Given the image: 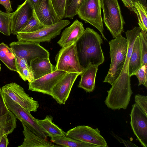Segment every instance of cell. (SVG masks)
<instances>
[{
  "instance_id": "cell-24",
  "label": "cell",
  "mask_w": 147,
  "mask_h": 147,
  "mask_svg": "<svg viewBox=\"0 0 147 147\" xmlns=\"http://www.w3.org/2000/svg\"><path fill=\"white\" fill-rule=\"evenodd\" d=\"M16 118L10 111L0 116V137L11 133L16 127Z\"/></svg>"
},
{
  "instance_id": "cell-36",
  "label": "cell",
  "mask_w": 147,
  "mask_h": 147,
  "mask_svg": "<svg viewBox=\"0 0 147 147\" xmlns=\"http://www.w3.org/2000/svg\"><path fill=\"white\" fill-rule=\"evenodd\" d=\"M111 134L119 142L123 143L126 147H138L137 146L129 140H123L113 133Z\"/></svg>"
},
{
  "instance_id": "cell-1",
  "label": "cell",
  "mask_w": 147,
  "mask_h": 147,
  "mask_svg": "<svg viewBox=\"0 0 147 147\" xmlns=\"http://www.w3.org/2000/svg\"><path fill=\"white\" fill-rule=\"evenodd\" d=\"M141 29L135 27L125 32L128 41V49L125 61L119 76L107 91L106 101L110 104L117 106L127 105L133 93L130 83V77L128 73V64L135 41Z\"/></svg>"
},
{
  "instance_id": "cell-16",
  "label": "cell",
  "mask_w": 147,
  "mask_h": 147,
  "mask_svg": "<svg viewBox=\"0 0 147 147\" xmlns=\"http://www.w3.org/2000/svg\"><path fill=\"white\" fill-rule=\"evenodd\" d=\"M33 11L40 22L45 26L55 24L61 20L56 13L51 0H41Z\"/></svg>"
},
{
  "instance_id": "cell-10",
  "label": "cell",
  "mask_w": 147,
  "mask_h": 147,
  "mask_svg": "<svg viewBox=\"0 0 147 147\" xmlns=\"http://www.w3.org/2000/svg\"><path fill=\"white\" fill-rule=\"evenodd\" d=\"M66 133V136L78 141L90 143L98 147H108L105 140L97 128L79 125L69 130Z\"/></svg>"
},
{
  "instance_id": "cell-44",
  "label": "cell",
  "mask_w": 147,
  "mask_h": 147,
  "mask_svg": "<svg viewBox=\"0 0 147 147\" xmlns=\"http://www.w3.org/2000/svg\"><path fill=\"white\" fill-rule=\"evenodd\" d=\"M0 11H1V10H0Z\"/></svg>"
},
{
  "instance_id": "cell-19",
  "label": "cell",
  "mask_w": 147,
  "mask_h": 147,
  "mask_svg": "<svg viewBox=\"0 0 147 147\" xmlns=\"http://www.w3.org/2000/svg\"><path fill=\"white\" fill-rule=\"evenodd\" d=\"M34 80L39 78L54 71L55 66L50 62L49 58H37L30 63Z\"/></svg>"
},
{
  "instance_id": "cell-7",
  "label": "cell",
  "mask_w": 147,
  "mask_h": 147,
  "mask_svg": "<svg viewBox=\"0 0 147 147\" xmlns=\"http://www.w3.org/2000/svg\"><path fill=\"white\" fill-rule=\"evenodd\" d=\"M70 23L68 20H61L58 22L45 26L31 32L18 33L16 34L18 41H29L40 43L49 42L59 35L61 30Z\"/></svg>"
},
{
  "instance_id": "cell-4",
  "label": "cell",
  "mask_w": 147,
  "mask_h": 147,
  "mask_svg": "<svg viewBox=\"0 0 147 147\" xmlns=\"http://www.w3.org/2000/svg\"><path fill=\"white\" fill-rule=\"evenodd\" d=\"M103 11L102 20L113 38L121 35L125 22L117 0H100Z\"/></svg>"
},
{
  "instance_id": "cell-32",
  "label": "cell",
  "mask_w": 147,
  "mask_h": 147,
  "mask_svg": "<svg viewBox=\"0 0 147 147\" xmlns=\"http://www.w3.org/2000/svg\"><path fill=\"white\" fill-rule=\"evenodd\" d=\"M53 7L57 15L61 20L64 18L66 0H51Z\"/></svg>"
},
{
  "instance_id": "cell-28",
  "label": "cell",
  "mask_w": 147,
  "mask_h": 147,
  "mask_svg": "<svg viewBox=\"0 0 147 147\" xmlns=\"http://www.w3.org/2000/svg\"><path fill=\"white\" fill-rule=\"evenodd\" d=\"M45 26L40 22L33 11L32 16L19 33L33 32L39 30Z\"/></svg>"
},
{
  "instance_id": "cell-30",
  "label": "cell",
  "mask_w": 147,
  "mask_h": 147,
  "mask_svg": "<svg viewBox=\"0 0 147 147\" xmlns=\"http://www.w3.org/2000/svg\"><path fill=\"white\" fill-rule=\"evenodd\" d=\"M83 0H66L64 18L73 19L77 15V11Z\"/></svg>"
},
{
  "instance_id": "cell-22",
  "label": "cell",
  "mask_w": 147,
  "mask_h": 147,
  "mask_svg": "<svg viewBox=\"0 0 147 147\" xmlns=\"http://www.w3.org/2000/svg\"><path fill=\"white\" fill-rule=\"evenodd\" d=\"M0 59L11 70L18 72L16 55L10 47L0 44Z\"/></svg>"
},
{
  "instance_id": "cell-3",
  "label": "cell",
  "mask_w": 147,
  "mask_h": 147,
  "mask_svg": "<svg viewBox=\"0 0 147 147\" xmlns=\"http://www.w3.org/2000/svg\"><path fill=\"white\" fill-rule=\"evenodd\" d=\"M111 63L108 74L103 81L112 85L119 76L126 58L128 41L121 35L110 40Z\"/></svg>"
},
{
  "instance_id": "cell-29",
  "label": "cell",
  "mask_w": 147,
  "mask_h": 147,
  "mask_svg": "<svg viewBox=\"0 0 147 147\" xmlns=\"http://www.w3.org/2000/svg\"><path fill=\"white\" fill-rule=\"evenodd\" d=\"M12 13L0 11V32L4 35H10L11 20Z\"/></svg>"
},
{
  "instance_id": "cell-23",
  "label": "cell",
  "mask_w": 147,
  "mask_h": 147,
  "mask_svg": "<svg viewBox=\"0 0 147 147\" xmlns=\"http://www.w3.org/2000/svg\"><path fill=\"white\" fill-rule=\"evenodd\" d=\"M53 117L47 115L43 119H36V120L41 127L44 130L47 136H66V132L64 131L52 121Z\"/></svg>"
},
{
  "instance_id": "cell-34",
  "label": "cell",
  "mask_w": 147,
  "mask_h": 147,
  "mask_svg": "<svg viewBox=\"0 0 147 147\" xmlns=\"http://www.w3.org/2000/svg\"><path fill=\"white\" fill-rule=\"evenodd\" d=\"M135 103L147 116V96L137 94L134 96Z\"/></svg>"
},
{
  "instance_id": "cell-37",
  "label": "cell",
  "mask_w": 147,
  "mask_h": 147,
  "mask_svg": "<svg viewBox=\"0 0 147 147\" xmlns=\"http://www.w3.org/2000/svg\"><path fill=\"white\" fill-rule=\"evenodd\" d=\"M0 4L4 6L7 12H10L12 11L9 0H0Z\"/></svg>"
},
{
  "instance_id": "cell-21",
  "label": "cell",
  "mask_w": 147,
  "mask_h": 147,
  "mask_svg": "<svg viewBox=\"0 0 147 147\" xmlns=\"http://www.w3.org/2000/svg\"><path fill=\"white\" fill-rule=\"evenodd\" d=\"M142 66L140 39L138 36L135 41L128 64V73L130 77L133 76Z\"/></svg>"
},
{
  "instance_id": "cell-12",
  "label": "cell",
  "mask_w": 147,
  "mask_h": 147,
  "mask_svg": "<svg viewBox=\"0 0 147 147\" xmlns=\"http://www.w3.org/2000/svg\"><path fill=\"white\" fill-rule=\"evenodd\" d=\"M130 124L137 140L144 147H147V116L136 103L132 106Z\"/></svg>"
},
{
  "instance_id": "cell-5",
  "label": "cell",
  "mask_w": 147,
  "mask_h": 147,
  "mask_svg": "<svg viewBox=\"0 0 147 147\" xmlns=\"http://www.w3.org/2000/svg\"><path fill=\"white\" fill-rule=\"evenodd\" d=\"M55 60L56 64L54 70H62L80 74L84 70L79 61L76 42L62 47L56 55Z\"/></svg>"
},
{
  "instance_id": "cell-13",
  "label": "cell",
  "mask_w": 147,
  "mask_h": 147,
  "mask_svg": "<svg viewBox=\"0 0 147 147\" xmlns=\"http://www.w3.org/2000/svg\"><path fill=\"white\" fill-rule=\"evenodd\" d=\"M66 71H53L28 83V90L50 95L54 86L65 75Z\"/></svg>"
},
{
  "instance_id": "cell-26",
  "label": "cell",
  "mask_w": 147,
  "mask_h": 147,
  "mask_svg": "<svg viewBox=\"0 0 147 147\" xmlns=\"http://www.w3.org/2000/svg\"><path fill=\"white\" fill-rule=\"evenodd\" d=\"M17 73L24 81L30 82L34 80L33 72L27 60L24 58L16 56Z\"/></svg>"
},
{
  "instance_id": "cell-31",
  "label": "cell",
  "mask_w": 147,
  "mask_h": 147,
  "mask_svg": "<svg viewBox=\"0 0 147 147\" xmlns=\"http://www.w3.org/2000/svg\"><path fill=\"white\" fill-rule=\"evenodd\" d=\"M138 36L140 39L142 65H147V32L141 30Z\"/></svg>"
},
{
  "instance_id": "cell-2",
  "label": "cell",
  "mask_w": 147,
  "mask_h": 147,
  "mask_svg": "<svg viewBox=\"0 0 147 147\" xmlns=\"http://www.w3.org/2000/svg\"><path fill=\"white\" fill-rule=\"evenodd\" d=\"M101 36L93 29L87 28L76 42L80 63L84 69L89 65L98 66L105 61Z\"/></svg>"
},
{
  "instance_id": "cell-18",
  "label": "cell",
  "mask_w": 147,
  "mask_h": 147,
  "mask_svg": "<svg viewBox=\"0 0 147 147\" xmlns=\"http://www.w3.org/2000/svg\"><path fill=\"white\" fill-rule=\"evenodd\" d=\"M22 125L23 127V133L24 138L22 144L18 147H61L38 136L25 125Z\"/></svg>"
},
{
  "instance_id": "cell-25",
  "label": "cell",
  "mask_w": 147,
  "mask_h": 147,
  "mask_svg": "<svg viewBox=\"0 0 147 147\" xmlns=\"http://www.w3.org/2000/svg\"><path fill=\"white\" fill-rule=\"evenodd\" d=\"M50 137L51 142L61 147H98L96 145L78 141L66 136H53Z\"/></svg>"
},
{
  "instance_id": "cell-40",
  "label": "cell",
  "mask_w": 147,
  "mask_h": 147,
  "mask_svg": "<svg viewBox=\"0 0 147 147\" xmlns=\"http://www.w3.org/2000/svg\"><path fill=\"white\" fill-rule=\"evenodd\" d=\"M41 0H26L25 1L28 2L33 11L38 5Z\"/></svg>"
},
{
  "instance_id": "cell-42",
  "label": "cell",
  "mask_w": 147,
  "mask_h": 147,
  "mask_svg": "<svg viewBox=\"0 0 147 147\" xmlns=\"http://www.w3.org/2000/svg\"><path fill=\"white\" fill-rule=\"evenodd\" d=\"M1 70V64L0 63V71Z\"/></svg>"
},
{
  "instance_id": "cell-43",
  "label": "cell",
  "mask_w": 147,
  "mask_h": 147,
  "mask_svg": "<svg viewBox=\"0 0 147 147\" xmlns=\"http://www.w3.org/2000/svg\"><path fill=\"white\" fill-rule=\"evenodd\" d=\"M1 138V137H0V140Z\"/></svg>"
},
{
  "instance_id": "cell-9",
  "label": "cell",
  "mask_w": 147,
  "mask_h": 147,
  "mask_svg": "<svg viewBox=\"0 0 147 147\" xmlns=\"http://www.w3.org/2000/svg\"><path fill=\"white\" fill-rule=\"evenodd\" d=\"M9 46L16 56L26 59L28 63L37 58H49V53L40 43L18 41L11 42Z\"/></svg>"
},
{
  "instance_id": "cell-39",
  "label": "cell",
  "mask_w": 147,
  "mask_h": 147,
  "mask_svg": "<svg viewBox=\"0 0 147 147\" xmlns=\"http://www.w3.org/2000/svg\"><path fill=\"white\" fill-rule=\"evenodd\" d=\"M124 5L129 10L133 11V1L132 0H121Z\"/></svg>"
},
{
  "instance_id": "cell-15",
  "label": "cell",
  "mask_w": 147,
  "mask_h": 147,
  "mask_svg": "<svg viewBox=\"0 0 147 147\" xmlns=\"http://www.w3.org/2000/svg\"><path fill=\"white\" fill-rule=\"evenodd\" d=\"M33 10L29 3L26 1L18 6L12 13L11 20V33L16 35L18 33L32 16Z\"/></svg>"
},
{
  "instance_id": "cell-38",
  "label": "cell",
  "mask_w": 147,
  "mask_h": 147,
  "mask_svg": "<svg viewBox=\"0 0 147 147\" xmlns=\"http://www.w3.org/2000/svg\"><path fill=\"white\" fill-rule=\"evenodd\" d=\"M7 136V135H5L1 137L0 147H7L9 145V140Z\"/></svg>"
},
{
  "instance_id": "cell-41",
  "label": "cell",
  "mask_w": 147,
  "mask_h": 147,
  "mask_svg": "<svg viewBox=\"0 0 147 147\" xmlns=\"http://www.w3.org/2000/svg\"><path fill=\"white\" fill-rule=\"evenodd\" d=\"M133 2H139L142 4L144 7L147 8V5L146 0H132Z\"/></svg>"
},
{
  "instance_id": "cell-45",
  "label": "cell",
  "mask_w": 147,
  "mask_h": 147,
  "mask_svg": "<svg viewBox=\"0 0 147 147\" xmlns=\"http://www.w3.org/2000/svg\"></svg>"
},
{
  "instance_id": "cell-6",
  "label": "cell",
  "mask_w": 147,
  "mask_h": 147,
  "mask_svg": "<svg viewBox=\"0 0 147 147\" xmlns=\"http://www.w3.org/2000/svg\"><path fill=\"white\" fill-rule=\"evenodd\" d=\"M101 8L100 0H83L78 10L77 15L86 23L96 28L107 40L104 34Z\"/></svg>"
},
{
  "instance_id": "cell-27",
  "label": "cell",
  "mask_w": 147,
  "mask_h": 147,
  "mask_svg": "<svg viewBox=\"0 0 147 147\" xmlns=\"http://www.w3.org/2000/svg\"><path fill=\"white\" fill-rule=\"evenodd\" d=\"M133 11L137 15L141 30L147 32V8L138 2H133Z\"/></svg>"
},
{
  "instance_id": "cell-11",
  "label": "cell",
  "mask_w": 147,
  "mask_h": 147,
  "mask_svg": "<svg viewBox=\"0 0 147 147\" xmlns=\"http://www.w3.org/2000/svg\"><path fill=\"white\" fill-rule=\"evenodd\" d=\"M1 89L3 93L27 111H37L39 106L38 102L29 96L20 85L12 82L3 86Z\"/></svg>"
},
{
  "instance_id": "cell-20",
  "label": "cell",
  "mask_w": 147,
  "mask_h": 147,
  "mask_svg": "<svg viewBox=\"0 0 147 147\" xmlns=\"http://www.w3.org/2000/svg\"><path fill=\"white\" fill-rule=\"evenodd\" d=\"M96 65H89L80 76L81 78L78 87L87 92H92L95 88L96 75L98 69Z\"/></svg>"
},
{
  "instance_id": "cell-35",
  "label": "cell",
  "mask_w": 147,
  "mask_h": 147,
  "mask_svg": "<svg viewBox=\"0 0 147 147\" xmlns=\"http://www.w3.org/2000/svg\"><path fill=\"white\" fill-rule=\"evenodd\" d=\"M9 111L5 103L2 89L0 87V116L6 114Z\"/></svg>"
},
{
  "instance_id": "cell-33",
  "label": "cell",
  "mask_w": 147,
  "mask_h": 147,
  "mask_svg": "<svg viewBox=\"0 0 147 147\" xmlns=\"http://www.w3.org/2000/svg\"><path fill=\"white\" fill-rule=\"evenodd\" d=\"M133 75L136 76L138 80V86L143 85L147 88V65H142Z\"/></svg>"
},
{
  "instance_id": "cell-14",
  "label": "cell",
  "mask_w": 147,
  "mask_h": 147,
  "mask_svg": "<svg viewBox=\"0 0 147 147\" xmlns=\"http://www.w3.org/2000/svg\"><path fill=\"white\" fill-rule=\"evenodd\" d=\"M80 74L67 72L53 88L51 96L59 105H65L71 88Z\"/></svg>"
},
{
  "instance_id": "cell-17",
  "label": "cell",
  "mask_w": 147,
  "mask_h": 147,
  "mask_svg": "<svg viewBox=\"0 0 147 147\" xmlns=\"http://www.w3.org/2000/svg\"><path fill=\"white\" fill-rule=\"evenodd\" d=\"M85 30L82 23L78 19L76 20L70 26L64 30L57 44L63 47L76 42Z\"/></svg>"
},
{
  "instance_id": "cell-8",
  "label": "cell",
  "mask_w": 147,
  "mask_h": 147,
  "mask_svg": "<svg viewBox=\"0 0 147 147\" xmlns=\"http://www.w3.org/2000/svg\"><path fill=\"white\" fill-rule=\"evenodd\" d=\"M3 95L8 109L13 113L22 124L38 136L47 140V134L37 122L36 119L32 116L30 112L13 100L3 92Z\"/></svg>"
}]
</instances>
